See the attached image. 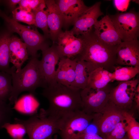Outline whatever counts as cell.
Here are the masks:
<instances>
[{
    "label": "cell",
    "mask_w": 139,
    "mask_h": 139,
    "mask_svg": "<svg viewBox=\"0 0 139 139\" xmlns=\"http://www.w3.org/2000/svg\"><path fill=\"white\" fill-rule=\"evenodd\" d=\"M83 40L82 50L75 59L83 60L112 72L116 63L118 46L107 44L100 40L93 31L84 35L79 36Z\"/></svg>",
    "instance_id": "obj_1"
},
{
    "label": "cell",
    "mask_w": 139,
    "mask_h": 139,
    "mask_svg": "<svg viewBox=\"0 0 139 139\" xmlns=\"http://www.w3.org/2000/svg\"><path fill=\"white\" fill-rule=\"evenodd\" d=\"M81 90L56 81L47 86L41 93L49 103L46 112L59 118L68 112L81 110Z\"/></svg>",
    "instance_id": "obj_2"
},
{
    "label": "cell",
    "mask_w": 139,
    "mask_h": 139,
    "mask_svg": "<svg viewBox=\"0 0 139 139\" xmlns=\"http://www.w3.org/2000/svg\"><path fill=\"white\" fill-rule=\"evenodd\" d=\"M39 63L37 56L31 57L26 65L20 70L16 71L13 66L11 67L12 89L8 99L10 105L16 104L19 95L23 92L27 91L32 95L37 88L47 86Z\"/></svg>",
    "instance_id": "obj_3"
},
{
    "label": "cell",
    "mask_w": 139,
    "mask_h": 139,
    "mask_svg": "<svg viewBox=\"0 0 139 139\" xmlns=\"http://www.w3.org/2000/svg\"><path fill=\"white\" fill-rule=\"evenodd\" d=\"M59 119L47 114L45 109L25 120L14 119L15 123L21 124L25 128L29 139H51L58 134Z\"/></svg>",
    "instance_id": "obj_4"
},
{
    "label": "cell",
    "mask_w": 139,
    "mask_h": 139,
    "mask_svg": "<svg viewBox=\"0 0 139 139\" xmlns=\"http://www.w3.org/2000/svg\"><path fill=\"white\" fill-rule=\"evenodd\" d=\"M0 17L4 20L7 29L12 33H17L27 46L29 55L37 56L38 50L49 47L48 39L37 30L31 29L8 16L0 9Z\"/></svg>",
    "instance_id": "obj_5"
},
{
    "label": "cell",
    "mask_w": 139,
    "mask_h": 139,
    "mask_svg": "<svg viewBox=\"0 0 139 139\" xmlns=\"http://www.w3.org/2000/svg\"><path fill=\"white\" fill-rule=\"evenodd\" d=\"M93 118V115L88 114L81 110L66 113L59 118L58 134L62 139H76L85 132Z\"/></svg>",
    "instance_id": "obj_6"
},
{
    "label": "cell",
    "mask_w": 139,
    "mask_h": 139,
    "mask_svg": "<svg viewBox=\"0 0 139 139\" xmlns=\"http://www.w3.org/2000/svg\"><path fill=\"white\" fill-rule=\"evenodd\" d=\"M109 16L122 41L138 39L139 14L134 8Z\"/></svg>",
    "instance_id": "obj_7"
},
{
    "label": "cell",
    "mask_w": 139,
    "mask_h": 139,
    "mask_svg": "<svg viewBox=\"0 0 139 139\" xmlns=\"http://www.w3.org/2000/svg\"><path fill=\"white\" fill-rule=\"evenodd\" d=\"M124 111L109 100L102 110L93 114L91 122L96 127L97 134L106 138L116 125L124 120Z\"/></svg>",
    "instance_id": "obj_8"
},
{
    "label": "cell",
    "mask_w": 139,
    "mask_h": 139,
    "mask_svg": "<svg viewBox=\"0 0 139 139\" xmlns=\"http://www.w3.org/2000/svg\"><path fill=\"white\" fill-rule=\"evenodd\" d=\"M112 88L109 84L101 89L86 88L81 90V110L90 115L101 112L109 101V94Z\"/></svg>",
    "instance_id": "obj_9"
},
{
    "label": "cell",
    "mask_w": 139,
    "mask_h": 139,
    "mask_svg": "<svg viewBox=\"0 0 139 139\" xmlns=\"http://www.w3.org/2000/svg\"><path fill=\"white\" fill-rule=\"evenodd\" d=\"M139 80L135 79L120 82L112 88L109 94V100L118 108L128 111L132 106Z\"/></svg>",
    "instance_id": "obj_10"
},
{
    "label": "cell",
    "mask_w": 139,
    "mask_h": 139,
    "mask_svg": "<svg viewBox=\"0 0 139 139\" xmlns=\"http://www.w3.org/2000/svg\"><path fill=\"white\" fill-rule=\"evenodd\" d=\"M63 21V27L73 25L77 19L89 8L82 0H55Z\"/></svg>",
    "instance_id": "obj_11"
},
{
    "label": "cell",
    "mask_w": 139,
    "mask_h": 139,
    "mask_svg": "<svg viewBox=\"0 0 139 139\" xmlns=\"http://www.w3.org/2000/svg\"><path fill=\"white\" fill-rule=\"evenodd\" d=\"M101 4L100 2H97L77 19L71 30L74 35H84L92 31L98 18L103 14L100 9Z\"/></svg>",
    "instance_id": "obj_12"
},
{
    "label": "cell",
    "mask_w": 139,
    "mask_h": 139,
    "mask_svg": "<svg viewBox=\"0 0 139 139\" xmlns=\"http://www.w3.org/2000/svg\"><path fill=\"white\" fill-rule=\"evenodd\" d=\"M56 45L60 58L63 57L70 58L76 56L81 52L83 40L79 36L75 37L71 30L62 31L58 36Z\"/></svg>",
    "instance_id": "obj_13"
},
{
    "label": "cell",
    "mask_w": 139,
    "mask_h": 139,
    "mask_svg": "<svg viewBox=\"0 0 139 139\" xmlns=\"http://www.w3.org/2000/svg\"><path fill=\"white\" fill-rule=\"evenodd\" d=\"M116 63L121 66H139V41L138 39L122 41L117 50Z\"/></svg>",
    "instance_id": "obj_14"
},
{
    "label": "cell",
    "mask_w": 139,
    "mask_h": 139,
    "mask_svg": "<svg viewBox=\"0 0 139 139\" xmlns=\"http://www.w3.org/2000/svg\"><path fill=\"white\" fill-rule=\"evenodd\" d=\"M42 57L40 60V68L47 86L55 81L56 66L60 59L56 45H52L42 51Z\"/></svg>",
    "instance_id": "obj_15"
},
{
    "label": "cell",
    "mask_w": 139,
    "mask_h": 139,
    "mask_svg": "<svg viewBox=\"0 0 139 139\" xmlns=\"http://www.w3.org/2000/svg\"><path fill=\"white\" fill-rule=\"evenodd\" d=\"M93 27L94 33L104 42L117 46L122 42L109 15H106L98 20Z\"/></svg>",
    "instance_id": "obj_16"
},
{
    "label": "cell",
    "mask_w": 139,
    "mask_h": 139,
    "mask_svg": "<svg viewBox=\"0 0 139 139\" xmlns=\"http://www.w3.org/2000/svg\"><path fill=\"white\" fill-rule=\"evenodd\" d=\"M8 47L10 62L13 64L16 71H18L28 59L26 45L17 36L12 34L9 39Z\"/></svg>",
    "instance_id": "obj_17"
},
{
    "label": "cell",
    "mask_w": 139,
    "mask_h": 139,
    "mask_svg": "<svg viewBox=\"0 0 139 139\" xmlns=\"http://www.w3.org/2000/svg\"><path fill=\"white\" fill-rule=\"evenodd\" d=\"M47 11V22L50 38L53 43L57 41L58 35L62 31L63 21L58 7L55 0H45Z\"/></svg>",
    "instance_id": "obj_18"
},
{
    "label": "cell",
    "mask_w": 139,
    "mask_h": 139,
    "mask_svg": "<svg viewBox=\"0 0 139 139\" xmlns=\"http://www.w3.org/2000/svg\"><path fill=\"white\" fill-rule=\"evenodd\" d=\"M76 63L75 59L72 60L67 57L60 58L56 71L55 81L70 87L75 78Z\"/></svg>",
    "instance_id": "obj_19"
},
{
    "label": "cell",
    "mask_w": 139,
    "mask_h": 139,
    "mask_svg": "<svg viewBox=\"0 0 139 139\" xmlns=\"http://www.w3.org/2000/svg\"><path fill=\"white\" fill-rule=\"evenodd\" d=\"M98 67L83 60L76 61L74 81L70 87L82 90L87 87L90 73Z\"/></svg>",
    "instance_id": "obj_20"
},
{
    "label": "cell",
    "mask_w": 139,
    "mask_h": 139,
    "mask_svg": "<svg viewBox=\"0 0 139 139\" xmlns=\"http://www.w3.org/2000/svg\"><path fill=\"white\" fill-rule=\"evenodd\" d=\"M12 33L6 27L5 29H0V71L10 74L11 67L8 41Z\"/></svg>",
    "instance_id": "obj_21"
},
{
    "label": "cell",
    "mask_w": 139,
    "mask_h": 139,
    "mask_svg": "<svg viewBox=\"0 0 139 139\" xmlns=\"http://www.w3.org/2000/svg\"><path fill=\"white\" fill-rule=\"evenodd\" d=\"M112 73L100 67L97 68L90 74L86 88L100 89L112 82Z\"/></svg>",
    "instance_id": "obj_22"
},
{
    "label": "cell",
    "mask_w": 139,
    "mask_h": 139,
    "mask_svg": "<svg viewBox=\"0 0 139 139\" xmlns=\"http://www.w3.org/2000/svg\"><path fill=\"white\" fill-rule=\"evenodd\" d=\"M32 11L34 16V25L42 31L46 38H50L47 22V11L45 0H42L38 7Z\"/></svg>",
    "instance_id": "obj_23"
},
{
    "label": "cell",
    "mask_w": 139,
    "mask_h": 139,
    "mask_svg": "<svg viewBox=\"0 0 139 139\" xmlns=\"http://www.w3.org/2000/svg\"><path fill=\"white\" fill-rule=\"evenodd\" d=\"M112 73V82L115 81L120 82L128 81L132 80L139 73V66H116Z\"/></svg>",
    "instance_id": "obj_24"
},
{
    "label": "cell",
    "mask_w": 139,
    "mask_h": 139,
    "mask_svg": "<svg viewBox=\"0 0 139 139\" xmlns=\"http://www.w3.org/2000/svg\"><path fill=\"white\" fill-rule=\"evenodd\" d=\"M12 89L11 74L0 71V101L6 102L8 100Z\"/></svg>",
    "instance_id": "obj_25"
},
{
    "label": "cell",
    "mask_w": 139,
    "mask_h": 139,
    "mask_svg": "<svg viewBox=\"0 0 139 139\" xmlns=\"http://www.w3.org/2000/svg\"><path fill=\"white\" fill-rule=\"evenodd\" d=\"M124 120L126 123L127 136L128 139H139V124L128 111H124Z\"/></svg>",
    "instance_id": "obj_26"
},
{
    "label": "cell",
    "mask_w": 139,
    "mask_h": 139,
    "mask_svg": "<svg viewBox=\"0 0 139 139\" xmlns=\"http://www.w3.org/2000/svg\"><path fill=\"white\" fill-rule=\"evenodd\" d=\"M12 18L15 21L34 25V16L32 11H27L19 6L12 10Z\"/></svg>",
    "instance_id": "obj_27"
},
{
    "label": "cell",
    "mask_w": 139,
    "mask_h": 139,
    "mask_svg": "<svg viewBox=\"0 0 139 139\" xmlns=\"http://www.w3.org/2000/svg\"><path fill=\"white\" fill-rule=\"evenodd\" d=\"M3 128L5 129L10 136L13 139H22L27 133L24 127L19 123H7L3 125Z\"/></svg>",
    "instance_id": "obj_28"
},
{
    "label": "cell",
    "mask_w": 139,
    "mask_h": 139,
    "mask_svg": "<svg viewBox=\"0 0 139 139\" xmlns=\"http://www.w3.org/2000/svg\"><path fill=\"white\" fill-rule=\"evenodd\" d=\"M13 111L9 103L0 101V129L5 124L11 123Z\"/></svg>",
    "instance_id": "obj_29"
},
{
    "label": "cell",
    "mask_w": 139,
    "mask_h": 139,
    "mask_svg": "<svg viewBox=\"0 0 139 139\" xmlns=\"http://www.w3.org/2000/svg\"><path fill=\"white\" fill-rule=\"evenodd\" d=\"M126 135V123L123 120L116 125L106 139H123Z\"/></svg>",
    "instance_id": "obj_30"
},
{
    "label": "cell",
    "mask_w": 139,
    "mask_h": 139,
    "mask_svg": "<svg viewBox=\"0 0 139 139\" xmlns=\"http://www.w3.org/2000/svg\"><path fill=\"white\" fill-rule=\"evenodd\" d=\"M42 0H21L19 6L27 11H32L35 9Z\"/></svg>",
    "instance_id": "obj_31"
},
{
    "label": "cell",
    "mask_w": 139,
    "mask_h": 139,
    "mask_svg": "<svg viewBox=\"0 0 139 139\" xmlns=\"http://www.w3.org/2000/svg\"><path fill=\"white\" fill-rule=\"evenodd\" d=\"M113 1L116 8L122 12L126 11L130 2V1L128 0H115Z\"/></svg>",
    "instance_id": "obj_32"
},
{
    "label": "cell",
    "mask_w": 139,
    "mask_h": 139,
    "mask_svg": "<svg viewBox=\"0 0 139 139\" xmlns=\"http://www.w3.org/2000/svg\"><path fill=\"white\" fill-rule=\"evenodd\" d=\"M76 139H106L98 134L85 132L79 135Z\"/></svg>",
    "instance_id": "obj_33"
},
{
    "label": "cell",
    "mask_w": 139,
    "mask_h": 139,
    "mask_svg": "<svg viewBox=\"0 0 139 139\" xmlns=\"http://www.w3.org/2000/svg\"><path fill=\"white\" fill-rule=\"evenodd\" d=\"M3 3H4L7 5L10 8L13 9V10L16 7V6L18 4H19L21 0H9L0 1Z\"/></svg>",
    "instance_id": "obj_34"
},
{
    "label": "cell",
    "mask_w": 139,
    "mask_h": 139,
    "mask_svg": "<svg viewBox=\"0 0 139 139\" xmlns=\"http://www.w3.org/2000/svg\"><path fill=\"white\" fill-rule=\"evenodd\" d=\"M134 101L136 103V106L138 109L139 107V84L137 85L134 95Z\"/></svg>",
    "instance_id": "obj_35"
},
{
    "label": "cell",
    "mask_w": 139,
    "mask_h": 139,
    "mask_svg": "<svg viewBox=\"0 0 139 139\" xmlns=\"http://www.w3.org/2000/svg\"><path fill=\"white\" fill-rule=\"evenodd\" d=\"M123 139H128L127 135Z\"/></svg>",
    "instance_id": "obj_36"
},
{
    "label": "cell",
    "mask_w": 139,
    "mask_h": 139,
    "mask_svg": "<svg viewBox=\"0 0 139 139\" xmlns=\"http://www.w3.org/2000/svg\"><path fill=\"white\" fill-rule=\"evenodd\" d=\"M22 139H24L22 138Z\"/></svg>",
    "instance_id": "obj_37"
}]
</instances>
